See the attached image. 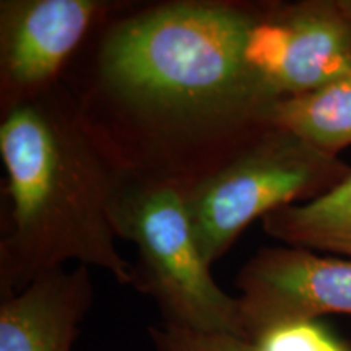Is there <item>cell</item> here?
Masks as SVG:
<instances>
[{
  "mask_svg": "<svg viewBox=\"0 0 351 351\" xmlns=\"http://www.w3.org/2000/svg\"><path fill=\"white\" fill-rule=\"evenodd\" d=\"M156 351H251L247 341L219 333H200L178 327H150Z\"/></svg>",
  "mask_w": 351,
  "mask_h": 351,
  "instance_id": "12",
  "label": "cell"
},
{
  "mask_svg": "<svg viewBox=\"0 0 351 351\" xmlns=\"http://www.w3.org/2000/svg\"><path fill=\"white\" fill-rule=\"evenodd\" d=\"M236 287L241 340L251 343L278 324L351 314V258L289 245L265 247L244 263Z\"/></svg>",
  "mask_w": 351,
  "mask_h": 351,
  "instance_id": "6",
  "label": "cell"
},
{
  "mask_svg": "<svg viewBox=\"0 0 351 351\" xmlns=\"http://www.w3.org/2000/svg\"><path fill=\"white\" fill-rule=\"evenodd\" d=\"M93 301L90 267L38 276L0 304V351H72Z\"/></svg>",
  "mask_w": 351,
  "mask_h": 351,
  "instance_id": "8",
  "label": "cell"
},
{
  "mask_svg": "<svg viewBox=\"0 0 351 351\" xmlns=\"http://www.w3.org/2000/svg\"><path fill=\"white\" fill-rule=\"evenodd\" d=\"M0 155L12 205L0 241L2 298L70 261L132 285L134 265L116 247L109 215L122 169L62 82L2 114Z\"/></svg>",
  "mask_w": 351,
  "mask_h": 351,
  "instance_id": "2",
  "label": "cell"
},
{
  "mask_svg": "<svg viewBox=\"0 0 351 351\" xmlns=\"http://www.w3.org/2000/svg\"><path fill=\"white\" fill-rule=\"evenodd\" d=\"M125 5L109 0H2V114L56 86L88 33Z\"/></svg>",
  "mask_w": 351,
  "mask_h": 351,
  "instance_id": "5",
  "label": "cell"
},
{
  "mask_svg": "<svg viewBox=\"0 0 351 351\" xmlns=\"http://www.w3.org/2000/svg\"><path fill=\"white\" fill-rule=\"evenodd\" d=\"M262 226L289 247L351 258V176L319 199L274 210Z\"/></svg>",
  "mask_w": 351,
  "mask_h": 351,
  "instance_id": "9",
  "label": "cell"
},
{
  "mask_svg": "<svg viewBox=\"0 0 351 351\" xmlns=\"http://www.w3.org/2000/svg\"><path fill=\"white\" fill-rule=\"evenodd\" d=\"M109 215L117 238L137 245L132 287L156 302L165 326L243 337L239 300L210 274L181 187L122 171Z\"/></svg>",
  "mask_w": 351,
  "mask_h": 351,
  "instance_id": "3",
  "label": "cell"
},
{
  "mask_svg": "<svg viewBox=\"0 0 351 351\" xmlns=\"http://www.w3.org/2000/svg\"><path fill=\"white\" fill-rule=\"evenodd\" d=\"M263 38L267 80L278 99L351 73V16L343 0L270 2Z\"/></svg>",
  "mask_w": 351,
  "mask_h": 351,
  "instance_id": "7",
  "label": "cell"
},
{
  "mask_svg": "<svg viewBox=\"0 0 351 351\" xmlns=\"http://www.w3.org/2000/svg\"><path fill=\"white\" fill-rule=\"evenodd\" d=\"M265 5L174 0L104 20L65 86L124 173L186 191L270 129L278 99L257 47Z\"/></svg>",
  "mask_w": 351,
  "mask_h": 351,
  "instance_id": "1",
  "label": "cell"
},
{
  "mask_svg": "<svg viewBox=\"0 0 351 351\" xmlns=\"http://www.w3.org/2000/svg\"><path fill=\"white\" fill-rule=\"evenodd\" d=\"M267 122L339 156L351 145V73L311 93L276 101Z\"/></svg>",
  "mask_w": 351,
  "mask_h": 351,
  "instance_id": "10",
  "label": "cell"
},
{
  "mask_svg": "<svg viewBox=\"0 0 351 351\" xmlns=\"http://www.w3.org/2000/svg\"><path fill=\"white\" fill-rule=\"evenodd\" d=\"M343 3H345L346 12H348V13H350V16H351V0H343Z\"/></svg>",
  "mask_w": 351,
  "mask_h": 351,
  "instance_id": "13",
  "label": "cell"
},
{
  "mask_svg": "<svg viewBox=\"0 0 351 351\" xmlns=\"http://www.w3.org/2000/svg\"><path fill=\"white\" fill-rule=\"evenodd\" d=\"M249 348L251 351H351V341L337 335L320 319H306L269 328L251 341Z\"/></svg>",
  "mask_w": 351,
  "mask_h": 351,
  "instance_id": "11",
  "label": "cell"
},
{
  "mask_svg": "<svg viewBox=\"0 0 351 351\" xmlns=\"http://www.w3.org/2000/svg\"><path fill=\"white\" fill-rule=\"evenodd\" d=\"M351 176V166L293 132L270 127L213 173L184 191L192 230L212 265L245 226L287 205L328 194Z\"/></svg>",
  "mask_w": 351,
  "mask_h": 351,
  "instance_id": "4",
  "label": "cell"
}]
</instances>
